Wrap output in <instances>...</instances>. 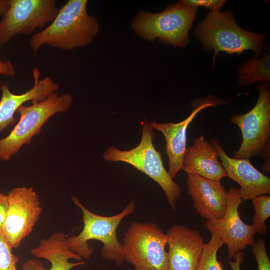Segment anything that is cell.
I'll list each match as a JSON object with an SVG mask.
<instances>
[{
    "mask_svg": "<svg viewBox=\"0 0 270 270\" xmlns=\"http://www.w3.org/2000/svg\"><path fill=\"white\" fill-rule=\"evenodd\" d=\"M9 5V0H0V14L3 15L7 9Z\"/></svg>",
    "mask_w": 270,
    "mask_h": 270,
    "instance_id": "cell-28",
    "label": "cell"
},
{
    "mask_svg": "<svg viewBox=\"0 0 270 270\" xmlns=\"http://www.w3.org/2000/svg\"><path fill=\"white\" fill-rule=\"evenodd\" d=\"M252 246V252L256 261L258 270H270V260L266 251L265 240L259 238Z\"/></svg>",
    "mask_w": 270,
    "mask_h": 270,
    "instance_id": "cell-23",
    "label": "cell"
},
{
    "mask_svg": "<svg viewBox=\"0 0 270 270\" xmlns=\"http://www.w3.org/2000/svg\"><path fill=\"white\" fill-rule=\"evenodd\" d=\"M12 248L0 230V270H15L19 260L18 256L13 254Z\"/></svg>",
    "mask_w": 270,
    "mask_h": 270,
    "instance_id": "cell-22",
    "label": "cell"
},
{
    "mask_svg": "<svg viewBox=\"0 0 270 270\" xmlns=\"http://www.w3.org/2000/svg\"><path fill=\"white\" fill-rule=\"evenodd\" d=\"M73 100L68 94L59 95L54 92L45 99L32 102V105H22L18 110V122L10 132L0 139V160H9L24 145L30 144L32 138L38 134L51 116L66 112Z\"/></svg>",
    "mask_w": 270,
    "mask_h": 270,
    "instance_id": "cell-6",
    "label": "cell"
},
{
    "mask_svg": "<svg viewBox=\"0 0 270 270\" xmlns=\"http://www.w3.org/2000/svg\"><path fill=\"white\" fill-rule=\"evenodd\" d=\"M34 86L22 94H13L7 84H2L0 100V133L16 122L14 115L18 108L28 101L40 102L56 92L58 84L50 77L40 80V73L37 68L33 70Z\"/></svg>",
    "mask_w": 270,
    "mask_h": 270,
    "instance_id": "cell-17",
    "label": "cell"
},
{
    "mask_svg": "<svg viewBox=\"0 0 270 270\" xmlns=\"http://www.w3.org/2000/svg\"><path fill=\"white\" fill-rule=\"evenodd\" d=\"M8 208L2 232L12 248L32 232L42 212L36 192L31 187L13 188L8 194Z\"/></svg>",
    "mask_w": 270,
    "mask_h": 270,
    "instance_id": "cell-10",
    "label": "cell"
},
{
    "mask_svg": "<svg viewBox=\"0 0 270 270\" xmlns=\"http://www.w3.org/2000/svg\"><path fill=\"white\" fill-rule=\"evenodd\" d=\"M179 1L182 4L190 7L198 8V6H203L214 11H220L226 2V0H180Z\"/></svg>",
    "mask_w": 270,
    "mask_h": 270,
    "instance_id": "cell-24",
    "label": "cell"
},
{
    "mask_svg": "<svg viewBox=\"0 0 270 270\" xmlns=\"http://www.w3.org/2000/svg\"><path fill=\"white\" fill-rule=\"evenodd\" d=\"M183 170L188 174H196L216 181L226 177V173L218 160V152L202 136L196 138L186 148L183 159Z\"/></svg>",
    "mask_w": 270,
    "mask_h": 270,
    "instance_id": "cell-18",
    "label": "cell"
},
{
    "mask_svg": "<svg viewBox=\"0 0 270 270\" xmlns=\"http://www.w3.org/2000/svg\"><path fill=\"white\" fill-rule=\"evenodd\" d=\"M218 152L227 177L240 186L238 189L242 202L270 194V178L256 168L249 158H232L224 151L218 140H210Z\"/></svg>",
    "mask_w": 270,
    "mask_h": 270,
    "instance_id": "cell-12",
    "label": "cell"
},
{
    "mask_svg": "<svg viewBox=\"0 0 270 270\" xmlns=\"http://www.w3.org/2000/svg\"><path fill=\"white\" fill-rule=\"evenodd\" d=\"M220 99L212 96L204 99L196 100L192 102V113L186 119L179 122L150 124L153 129L162 132L164 136L166 152L168 160V172L173 178L181 170H183V159L186 148V132L188 125L196 114L201 110L220 104Z\"/></svg>",
    "mask_w": 270,
    "mask_h": 270,
    "instance_id": "cell-13",
    "label": "cell"
},
{
    "mask_svg": "<svg viewBox=\"0 0 270 270\" xmlns=\"http://www.w3.org/2000/svg\"><path fill=\"white\" fill-rule=\"evenodd\" d=\"M168 270H196L204 246L197 230L174 225L166 232Z\"/></svg>",
    "mask_w": 270,
    "mask_h": 270,
    "instance_id": "cell-14",
    "label": "cell"
},
{
    "mask_svg": "<svg viewBox=\"0 0 270 270\" xmlns=\"http://www.w3.org/2000/svg\"><path fill=\"white\" fill-rule=\"evenodd\" d=\"M66 236L62 232H54L48 238L40 240L38 246L30 250V252L38 258L48 260L51 266L45 269L40 262L30 260L23 265L24 270H71L84 264L85 261L72 251L68 244Z\"/></svg>",
    "mask_w": 270,
    "mask_h": 270,
    "instance_id": "cell-16",
    "label": "cell"
},
{
    "mask_svg": "<svg viewBox=\"0 0 270 270\" xmlns=\"http://www.w3.org/2000/svg\"><path fill=\"white\" fill-rule=\"evenodd\" d=\"M244 253L241 251L238 252L236 255L234 260H228L232 270H240V264L244 260Z\"/></svg>",
    "mask_w": 270,
    "mask_h": 270,
    "instance_id": "cell-27",
    "label": "cell"
},
{
    "mask_svg": "<svg viewBox=\"0 0 270 270\" xmlns=\"http://www.w3.org/2000/svg\"><path fill=\"white\" fill-rule=\"evenodd\" d=\"M216 236L211 235L209 242L204 243L202 252L196 270H224L217 259L218 250L224 244Z\"/></svg>",
    "mask_w": 270,
    "mask_h": 270,
    "instance_id": "cell-20",
    "label": "cell"
},
{
    "mask_svg": "<svg viewBox=\"0 0 270 270\" xmlns=\"http://www.w3.org/2000/svg\"><path fill=\"white\" fill-rule=\"evenodd\" d=\"M87 4V0H68L48 26L32 36L30 46L33 52L44 44L68 50L91 43L100 26L97 18L88 14Z\"/></svg>",
    "mask_w": 270,
    "mask_h": 270,
    "instance_id": "cell-1",
    "label": "cell"
},
{
    "mask_svg": "<svg viewBox=\"0 0 270 270\" xmlns=\"http://www.w3.org/2000/svg\"><path fill=\"white\" fill-rule=\"evenodd\" d=\"M194 34L206 50H214L213 62L219 52L241 54L250 50L259 58L264 54L265 36L244 30L236 24L230 10H210L194 30Z\"/></svg>",
    "mask_w": 270,
    "mask_h": 270,
    "instance_id": "cell-2",
    "label": "cell"
},
{
    "mask_svg": "<svg viewBox=\"0 0 270 270\" xmlns=\"http://www.w3.org/2000/svg\"><path fill=\"white\" fill-rule=\"evenodd\" d=\"M153 130L150 124L143 122L141 140L136 146L128 150L110 146L104 152L103 158L109 162L128 163L147 175L161 187L170 208L176 210L181 188L166 170L161 154L154 146L156 134Z\"/></svg>",
    "mask_w": 270,
    "mask_h": 270,
    "instance_id": "cell-4",
    "label": "cell"
},
{
    "mask_svg": "<svg viewBox=\"0 0 270 270\" xmlns=\"http://www.w3.org/2000/svg\"><path fill=\"white\" fill-rule=\"evenodd\" d=\"M252 200L255 211L252 218V226L256 233L260 234H266L268 227L265 222L270 216V197L262 194L254 198Z\"/></svg>",
    "mask_w": 270,
    "mask_h": 270,
    "instance_id": "cell-21",
    "label": "cell"
},
{
    "mask_svg": "<svg viewBox=\"0 0 270 270\" xmlns=\"http://www.w3.org/2000/svg\"><path fill=\"white\" fill-rule=\"evenodd\" d=\"M238 189L232 187L228 191V202L224 216L217 220H207L204 225L211 235L218 236L228 247V258L234 260L238 252L254 242L256 230L252 225L242 222L238 210L242 202Z\"/></svg>",
    "mask_w": 270,
    "mask_h": 270,
    "instance_id": "cell-11",
    "label": "cell"
},
{
    "mask_svg": "<svg viewBox=\"0 0 270 270\" xmlns=\"http://www.w3.org/2000/svg\"></svg>",
    "mask_w": 270,
    "mask_h": 270,
    "instance_id": "cell-30",
    "label": "cell"
},
{
    "mask_svg": "<svg viewBox=\"0 0 270 270\" xmlns=\"http://www.w3.org/2000/svg\"><path fill=\"white\" fill-rule=\"evenodd\" d=\"M238 84L240 86H250L254 83L270 81V50L268 46L266 52L259 58H254L244 62L238 68Z\"/></svg>",
    "mask_w": 270,
    "mask_h": 270,
    "instance_id": "cell-19",
    "label": "cell"
},
{
    "mask_svg": "<svg viewBox=\"0 0 270 270\" xmlns=\"http://www.w3.org/2000/svg\"><path fill=\"white\" fill-rule=\"evenodd\" d=\"M8 194L0 192V230H2L3 222L8 208Z\"/></svg>",
    "mask_w": 270,
    "mask_h": 270,
    "instance_id": "cell-25",
    "label": "cell"
},
{
    "mask_svg": "<svg viewBox=\"0 0 270 270\" xmlns=\"http://www.w3.org/2000/svg\"><path fill=\"white\" fill-rule=\"evenodd\" d=\"M58 10L54 0H9L0 22V46L18 34H30L52 22Z\"/></svg>",
    "mask_w": 270,
    "mask_h": 270,
    "instance_id": "cell-9",
    "label": "cell"
},
{
    "mask_svg": "<svg viewBox=\"0 0 270 270\" xmlns=\"http://www.w3.org/2000/svg\"><path fill=\"white\" fill-rule=\"evenodd\" d=\"M259 96L254 107L246 113L230 118L240 130L242 142L234 158H250L258 156L270 144V90L266 83L258 86Z\"/></svg>",
    "mask_w": 270,
    "mask_h": 270,
    "instance_id": "cell-8",
    "label": "cell"
},
{
    "mask_svg": "<svg viewBox=\"0 0 270 270\" xmlns=\"http://www.w3.org/2000/svg\"><path fill=\"white\" fill-rule=\"evenodd\" d=\"M15 270H18L17 269Z\"/></svg>",
    "mask_w": 270,
    "mask_h": 270,
    "instance_id": "cell-29",
    "label": "cell"
},
{
    "mask_svg": "<svg viewBox=\"0 0 270 270\" xmlns=\"http://www.w3.org/2000/svg\"><path fill=\"white\" fill-rule=\"evenodd\" d=\"M188 193L194 201L196 212L207 220L222 218L228 202V191L220 181L188 174Z\"/></svg>",
    "mask_w": 270,
    "mask_h": 270,
    "instance_id": "cell-15",
    "label": "cell"
},
{
    "mask_svg": "<svg viewBox=\"0 0 270 270\" xmlns=\"http://www.w3.org/2000/svg\"><path fill=\"white\" fill-rule=\"evenodd\" d=\"M74 204L82 214V230L77 235L66 238L70 249L82 258L88 259L93 249L88 242L97 240L102 244L101 254L106 260H112L118 266L124 261L122 244L118 240L116 230L124 218L132 214L136 208L134 202L130 200L120 212L110 216H104L92 212L84 206L76 196L72 197Z\"/></svg>",
    "mask_w": 270,
    "mask_h": 270,
    "instance_id": "cell-3",
    "label": "cell"
},
{
    "mask_svg": "<svg viewBox=\"0 0 270 270\" xmlns=\"http://www.w3.org/2000/svg\"><path fill=\"white\" fill-rule=\"evenodd\" d=\"M167 236L153 223H130L123 238V256L134 270H168Z\"/></svg>",
    "mask_w": 270,
    "mask_h": 270,
    "instance_id": "cell-7",
    "label": "cell"
},
{
    "mask_svg": "<svg viewBox=\"0 0 270 270\" xmlns=\"http://www.w3.org/2000/svg\"><path fill=\"white\" fill-rule=\"evenodd\" d=\"M0 74L6 76H14L15 70L10 61L0 60Z\"/></svg>",
    "mask_w": 270,
    "mask_h": 270,
    "instance_id": "cell-26",
    "label": "cell"
},
{
    "mask_svg": "<svg viewBox=\"0 0 270 270\" xmlns=\"http://www.w3.org/2000/svg\"><path fill=\"white\" fill-rule=\"evenodd\" d=\"M198 8L178 1L162 12L140 11L133 18L132 28L143 39L184 48L189 42L188 32L196 16Z\"/></svg>",
    "mask_w": 270,
    "mask_h": 270,
    "instance_id": "cell-5",
    "label": "cell"
}]
</instances>
